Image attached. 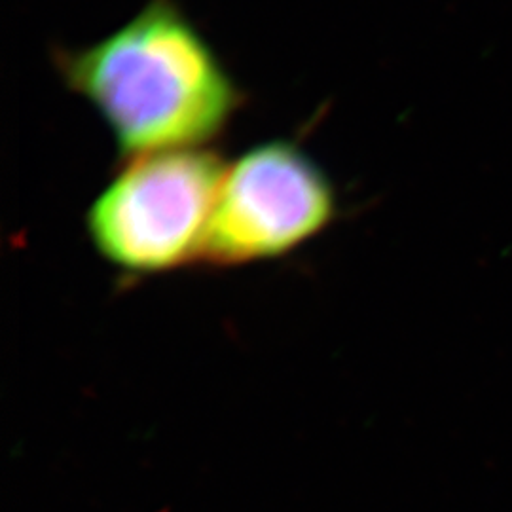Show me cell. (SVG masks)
Listing matches in <instances>:
<instances>
[{
  "label": "cell",
  "instance_id": "6da1fadb",
  "mask_svg": "<svg viewBox=\"0 0 512 512\" xmlns=\"http://www.w3.org/2000/svg\"><path fill=\"white\" fill-rule=\"evenodd\" d=\"M55 67L109 126L122 160L217 139L243 93L175 0H150L109 37L57 50Z\"/></svg>",
  "mask_w": 512,
  "mask_h": 512
},
{
  "label": "cell",
  "instance_id": "7a4b0ae2",
  "mask_svg": "<svg viewBox=\"0 0 512 512\" xmlns=\"http://www.w3.org/2000/svg\"><path fill=\"white\" fill-rule=\"evenodd\" d=\"M226 167L205 147L124 160L86 215L93 247L128 274L198 262Z\"/></svg>",
  "mask_w": 512,
  "mask_h": 512
},
{
  "label": "cell",
  "instance_id": "3957f363",
  "mask_svg": "<svg viewBox=\"0 0 512 512\" xmlns=\"http://www.w3.org/2000/svg\"><path fill=\"white\" fill-rule=\"evenodd\" d=\"M336 211L334 184L304 148L285 139L256 145L226 167L198 262L230 268L287 255Z\"/></svg>",
  "mask_w": 512,
  "mask_h": 512
}]
</instances>
